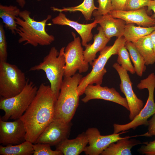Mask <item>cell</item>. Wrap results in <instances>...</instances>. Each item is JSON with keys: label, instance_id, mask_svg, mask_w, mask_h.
Instances as JSON below:
<instances>
[{"label": "cell", "instance_id": "6da1fadb", "mask_svg": "<svg viewBox=\"0 0 155 155\" xmlns=\"http://www.w3.org/2000/svg\"><path fill=\"white\" fill-rule=\"evenodd\" d=\"M57 99L50 86L40 85L34 99L20 118L26 130V140L34 144L53 120Z\"/></svg>", "mask_w": 155, "mask_h": 155}, {"label": "cell", "instance_id": "7a4b0ae2", "mask_svg": "<svg viewBox=\"0 0 155 155\" xmlns=\"http://www.w3.org/2000/svg\"><path fill=\"white\" fill-rule=\"evenodd\" d=\"M30 14L26 10L21 11L19 16L16 18L18 25L16 32L20 36L18 42H24V45L29 44L35 47L50 45L54 40L55 37L46 32L45 27L51 16L49 15L46 18L38 21L31 17Z\"/></svg>", "mask_w": 155, "mask_h": 155}, {"label": "cell", "instance_id": "3957f363", "mask_svg": "<svg viewBox=\"0 0 155 155\" xmlns=\"http://www.w3.org/2000/svg\"><path fill=\"white\" fill-rule=\"evenodd\" d=\"M82 77L79 73L71 77L64 76L55 104L54 119L71 121L79 105L77 88Z\"/></svg>", "mask_w": 155, "mask_h": 155}, {"label": "cell", "instance_id": "277c9868", "mask_svg": "<svg viewBox=\"0 0 155 155\" xmlns=\"http://www.w3.org/2000/svg\"><path fill=\"white\" fill-rule=\"evenodd\" d=\"M65 47H63L58 52L55 47H52L42 62L32 67L29 70L30 71L42 70L45 72L50 83L51 90L57 98L64 76L65 64Z\"/></svg>", "mask_w": 155, "mask_h": 155}, {"label": "cell", "instance_id": "5b68a950", "mask_svg": "<svg viewBox=\"0 0 155 155\" xmlns=\"http://www.w3.org/2000/svg\"><path fill=\"white\" fill-rule=\"evenodd\" d=\"M126 40L122 36L117 38L113 44L106 46L100 51L98 58L90 64L92 69L90 72L81 79L77 88L79 96L83 95L86 87L89 84L101 85L103 77L107 70L105 66L108 59L113 55H117L120 48L125 45Z\"/></svg>", "mask_w": 155, "mask_h": 155}, {"label": "cell", "instance_id": "8992f818", "mask_svg": "<svg viewBox=\"0 0 155 155\" xmlns=\"http://www.w3.org/2000/svg\"><path fill=\"white\" fill-rule=\"evenodd\" d=\"M38 88L29 79H27L25 87L19 94L9 98H1L0 109L5 112L0 118L7 121L9 119H19L34 99Z\"/></svg>", "mask_w": 155, "mask_h": 155}, {"label": "cell", "instance_id": "52a82bcc", "mask_svg": "<svg viewBox=\"0 0 155 155\" xmlns=\"http://www.w3.org/2000/svg\"><path fill=\"white\" fill-rule=\"evenodd\" d=\"M139 90L148 89V97L146 103L139 114L132 121L125 124H113V133H117L127 131L130 129H135L141 125H148V119L155 114V102L154 93L155 88V74L152 73L146 78L141 80L137 84Z\"/></svg>", "mask_w": 155, "mask_h": 155}, {"label": "cell", "instance_id": "ba28073f", "mask_svg": "<svg viewBox=\"0 0 155 155\" xmlns=\"http://www.w3.org/2000/svg\"><path fill=\"white\" fill-rule=\"evenodd\" d=\"M25 73L16 65L0 61V95L9 98L18 94L25 87Z\"/></svg>", "mask_w": 155, "mask_h": 155}, {"label": "cell", "instance_id": "9c48e42d", "mask_svg": "<svg viewBox=\"0 0 155 155\" xmlns=\"http://www.w3.org/2000/svg\"><path fill=\"white\" fill-rule=\"evenodd\" d=\"M71 34L74 40L68 44L64 50L65 77H71L78 70L80 73L86 72L89 67V63L84 60L83 49L80 38L76 37L73 32H72Z\"/></svg>", "mask_w": 155, "mask_h": 155}, {"label": "cell", "instance_id": "30bf717a", "mask_svg": "<svg viewBox=\"0 0 155 155\" xmlns=\"http://www.w3.org/2000/svg\"><path fill=\"white\" fill-rule=\"evenodd\" d=\"M113 67L117 72L120 79V90L125 95L129 109V119L133 120L139 114L143 107V101L139 98L134 92L127 71L117 63H114Z\"/></svg>", "mask_w": 155, "mask_h": 155}, {"label": "cell", "instance_id": "8fae6325", "mask_svg": "<svg viewBox=\"0 0 155 155\" xmlns=\"http://www.w3.org/2000/svg\"><path fill=\"white\" fill-rule=\"evenodd\" d=\"M127 131L108 135H102L97 128H88L85 132L88 137L89 145L86 146L84 152L86 155H99L111 144L123 139L120 135Z\"/></svg>", "mask_w": 155, "mask_h": 155}, {"label": "cell", "instance_id": "7c38bea8", "mask_svg": "<svg viewBox=\"0 0 155 155\" xmlns=\"http://www.w3.org/2000/svg\"><path fill=\"white\" fill-rule=\"evenodd\" d=\"M72 124L54 119L47 126L34 144H46L56 146L63 140L68 138Z\"/></svg>", "mask_w": 155, "mask_h": 155}, {"label": "cell", "instance_id": "4fadbf2b", "mask_svg": "<svg viewBox=\"0 0 155 155\" xmlns=\"http://www.w3.org/2000/svg\"><path fill=\"white\" fill-rule=\"evenodd\" d=\"M26 131L19 118L7 122L0 118V144L4 146L16 145L26 141Z\"/></svg>", "mask_w": 155, "mask_h": 155}, {"label": "cell", "instance_id": "5bb4252c", "mask_svg": "<svg viewBox=\"0 0 155 155\" xmlns=\"http://www.w3.org/2000/svg\"><path fill=\"white\" fill-rule=\"evenodd\" d=\"M84 94L85 96L82 101L84 103L92 99H102L117 103L129 111L126 98L122 96L113 88L102 87L100 85L89 84L86 88Z\"/></svg>", "mask_w": 155, "mask_h": 155}, {"label": "cell", "instance_id": "9a60e30c", "mask_svg": "<svg viewBox=\"0 0 155 155\" xmlns=\"http://www.w3.org/2000/svg\"><path fill=\"white\" fill-rule=\"evenodd\" d=\"M147 7L129 11H111L109 13L115 18L124 20L126 24H136L144 27L155 26V19L149 16L147 12Z\"/></svg>", "mask_w": 155, "mask_h": 155}, {"label": "cell", "instance_id": "2e32d148", "mask_svg": "<svg viewBox=\"0 0 155 155\" xmlns=\"http://www.w3.org/2000/svg\"><path fill=\"white\" fill-rule=\"evenodd\" d=\"M59 12L57 16L52 19L53 24L55 25L68 26L73 28L80 36L82 40V45L85 46L93 38L92 30L96 27L98 24L96 20H94L93 22L90 24H81L69 19L63 12Z\"/></svg>", "mask_w": 155, "mask_h": 155}, {"label": "cell", "instance_id": "e0dca14e", "mask_svg": "<svg viewBox=\"0 0 155 155\" xmlns=\"http://www.w3.org/2000/svg\"><path fill=\"white\" fill-rule=\"evenodd\" d=\"M94 20L102 28L106 37L111 38L123 36L126 24L123 20L114 18L109 13L96 16Z\"/></svg>", "mask_w": 155, "mask_h": 155}, {"label": "cell", "instance_id": "ac0fdd59", "mask_svg": "<svg viewBox=\"0 0 155 155\" xmlns=\"http://www.w3.org/2000/svg\"><path fill=\"white\" fill-rule=\"evenodd\" d=\"M88 143L85 132L78 135L75 139H66L55 146L56 150L61 152L64 155H78L84 152Z\"/></svg>", "mask_w": 155, "mask_h": 155}, {"label": "cell", "instance_id": "d6986e66", "mask_svg": "<svg viewBox=\"0 0 155 155\" xmlns=\"http://www.w3.org/2000/svg\"><path fill=\"white\" fill-rule=\"evenodd\" d=\"M97 30L98 32L94 36L93 43L87 44L83 51L85 61L90 65L96 59L97 53L103 49L111 40L106 37L100 26Z\"/></svg>", "mask_w": 155, "mask_h": 155}, {"label": "cell", "instance_id": "ffe728a7", "mask_svg": "<svg viewBox=\"0 0 155 155\" xmlns=\"http://www.w3.org/2000/svg\"><path fill=\"white\" fill-rule=\"evenodd\" d=\"M126 136L113 143L102 152L101 155H131V149L135 146L142 143L135 139H129Z\"/></svg>", "mask_w": 155, "mask_h": 155}, {"label": "cell", "instance_id": "44dd1931", "mask_svg": "<svg viewBox=\"0 0 155 155\" xmlns=\"http://www.w3.org/2000/svg\"><path fill=\"white\" fill-rule=\"evenodd\" d=\"M20 11L16 6L0 5V17L5 27L14 34L16 33L18 27L16 18L19 16Z\"/></svg>", "mask_w": 155, "mask_h": 155}, {"label": "cell", "instance_id": "7402d4cb", "mask_svg": "<svg viewBox=\"0 0 155 155\" xmlns=\"http://www.w3.org/2000/svg\"><path fill=\"white\" fill-rule=\"evenodd\" d=\"M133 43L144 58L146 65L155 63V53L150 35L142 37Z\"/></svg>", "mask_w": 155, "mask_h": 155}, {"label": "cell", "instance_id": "603a6c76", "mask_svg": "<svg viewBox=\"0 0 155 155\" xmlns=\"http://www.w3.org/2000/svg\"><path fill=\"white\" fill-rule=\"evenodd\" d=\"M155 30V26L150 27L136 26L134 24H126L123 36L127 41L133 43L140 38L150 35Z\"/></svg>", "mask_w": 155, "mask_h": 155}, {"label": "cell", "instance_id": "cb8c5ba5", "mask_svg": "<svg viewBox=\"0 0 155 155\" xmlns=\"http://www.w3.org/2000/svg\"><path fill=\"white\" fill-rule=\"evenodd\" d=\"M33 143L26 140L16 145L0 146L1 155H31L33 154Z\"/></svg>", "mask_w": 155, "mask_h": 155}, {"label": "cell", "instance_id": "d4e9b609", "mask_svg": "<svg viewBox=\"0 0 155 155\" xmlns=\"http://www.w3.org/2000/svg\"><path fill=\"white\" fill-rule=\"evenodd\" d=\"M51 9L53 11L59 12L79 11L82 13L86 20H91L94 11L97 9L98 8L94 4V0H84L81 4L77 6L62 9L52 7Z\"/></svg>", "mask_w": 155, "mask_h": 155}, {"label": "cell", "instance_id": "484cf974", "mask_svg": "<svg viewBox=\"0 0 155 155\" xmlns=\"http://www.w3.org/2000/svg\"><path fill=\"white\" fill-rule=\"evenodd\" d=\"M125 46L129 53L135 73L138 76H142L143 72L146 69L145 62L144 58L133 42L126 41Z\"/></svg>", "mask_w": 155, "mask_h": 155}, {"label": "cell", "instance_id": "4316f807", "mask_svg": "<svg viewBox=\"0 0 155 155\" xmlns=\"http://www.w3.org/2000/svg\"><path fill=\"white\" fill-rule=\"evenodd\" d=\"M117 55V63L131 74L135 73V71L131 62L129 53L125 45L120 48Z\"/></svg>", "mask_w": 155, "mask_h": 155}, {"label": "cell", "instance_id": "83f0119b", "mask_svg": "<svg viewBox=\"0 0 155 155\" xmlns=\"http://www.w3.org/2000/svg\"><path fill=\"white\" fill-rule=\"evenodd\" d=\"M33 155H63L60 151L52 150L51 145L44 143H37L33 144Z\"/></svg>", "mask_w": 155, "mask_h": 155}, {"label": "cell", "instance_id": "f1b7e54d", "mask_svg": "<svg viewBox=\"0 0 155 155\" xmlns=\"http://www.w3.org/2000/svg\"><path fill=\"white\" fill-rule=\"evenodd\" d=\"M99 6L98 9L92 13L94 17L109 14L112 10V0H98Z\"/></svg>", "mask_w": 155, "mask_h": 155}, {"label": "cell", "instance_id": "f546056e", "mask_svg": "<svg viewBox=\"0 0 155 155\" xmlns=\"http://www.w3.org/2000/svg\"><path fill=\"white\" fill-rule=\"evenodd\" d=\"M5 31L2 24L0 25V61H7V53Z\"/></svg>", "mask_w": 155, "mask_h": 155}, {"label": "cell", "instance_id": "4dcf8cb0", "mask_svg": "<svg viewBox=\"0 0 155 155\" xmlns=\"http://www.w3.org/2000/svg\"><path fill=\"white\" fill-rule=\"evenodd\" d=\"M150 0H127L125 10H133L147 7Z\"/></svg>", "mask_w": 155, "mask_h": 155}, {"label": "cell", "instance_id": "1f68e13d", "mask_svg": "<svg viewBox=\"0 0 155 155\" xmlns=\"http://www.w3.org/2000/svg\"><path fill=\"white\" fill-rule=\"evenodd\" d=\"M138 149L140 153L146 155H155V140L152 141L144 142Z\"/></svg>", "mask_w": 155, "mask_h": 155}, {"label": "cell", "instance_id": "d6a6232c", "mask_svg": "<svg viewBox=\"0 0 155 155\" xmlns=\"http://www.w3.org/2000/svg\"><path fill=\"white\" fill-rule=\"evenodd\" d=\"M148 131L142 135L148 137L155 136V114L152 116L150 120H148Z\"/></svg>", "mask_w": 155, "mask_h": 155}, {"label": "cell", "instance_id": "836d02e7", "mask_svg": "<svg viewBox=\"0 0 155 155\" xmlns=\"http://www.w3.org/2000/svg\"><path fill=\"white\" fill-rule=\"evenodd\" d=\"M127 1V0H112V10H125Z\"/></svg>", "mask_w": 155, "mask_h": 155}, {"label": "cell", "instance_id": "e575fe53", "mask_svg": "<svg viewBox=\"0 0 155 155\" xmlns=\"http://www.w3.org/2000/svg\"><path fill=\"white\" fill-rule=\"evenodd\" d=\"M151 10L154 11L155 16V0H150L148 5L147 6V12L148 13Z\"/></svg>", "mask_w": 155, "mask_h": 155}, {"label": "cell", "instance_id": "d590c367", "mask_svg": "<svg viewBox=\"0 0 155 155\" xmlns=\"http://www.w3.org/2000/svg\"><path fill=\"white\" fill-rule=\"evenodd\" d=\"M150 35L152 42L155 53V30L153 31Z\"/></svg>", "mask_w": 155, "mask_h": 155}, {"label": "cell", "instance_id": "8d00e7d4", "mask_svg": "<svg viewBox=\"0 0 155 155\" xmlns=\"http://www.w3.org/2000/svg\"><path fill=\"white\" fill-rule=\"evenodd\" d=\"M16 1L19 5L22 8L24 6L26 3L25 0H16Z\"/></svg>", "mask_w": 155, "mask_h": 155}, {"label": "cell", "instance_id": "74e56055", "mask_svg": "<svg viewBox=\"0 0 155 155\" xmlns=\"http://www.w3.org/2000/svg\"><path fill=\"white\" fill-rule=\"evenodd\" d=\"M36 0L37 1H40V0Z\"/></svg>", "mask_w": 155, "mask_h": 155}, {"label": "cell", "instance_id": "f35d334b", "mask_svg": "<svg viewBox=\"0 0 155 155\" xmlns=\"http://www.w3.org/2000/svg\"><path fill=\"white\" fill-rule=\"evenodd\" d=\"M150 0L152 1V0Z\"/></svg>", "mask_w": 155, "mask_h": 155}]
</instances>
